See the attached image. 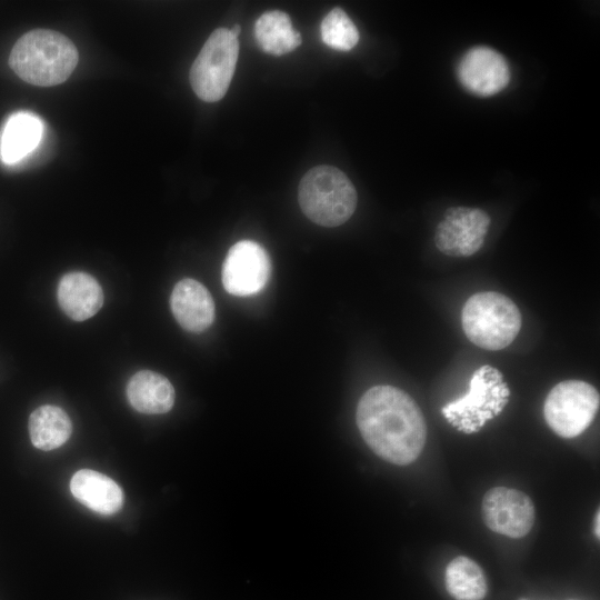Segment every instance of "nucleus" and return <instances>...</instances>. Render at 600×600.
Masks as SVG:
<instances>
[{"instance_id":"obj_1","label":"nucleus","mask_w":600,"mask_h":600,"mask_svg":"<svg viewBox=\"0 0 600 600\" xmlns=\"http://www.w3.org/2000/svg\"><path fill=\"white\" fill-rule=\"evenodd\" d=\"M356 420L370 449L391 463L409 464L424 447L423 414L414 400L396 387L370 388L358 403Z\"/></svg>"},{"instance_id":"obj_2","label":"nucleus","mask_w":600,"mask_h":600,"mask_svg":"<svg viewBox=\"0 0 600 600\" xmlns=\"http://www.w3.org/2000/svg\"><path fill=\"white\" fill-rule=\"evenodd\" d=\"M76 46L60 32L36 29L12 47L9 66L23 81L50 87L66 81L78 63Z\"/></svg>"},{"instance_id":"obj_3","label":"nucleus","mask_w":600,"mask_h":600,"mask_svg":"<svg viewBox=\"0 0 600 600\" xmlns=\"http://www.w3.org/2000/svg\"><path fill=\"white\" fill-rule=\"evenodd\" d=\"M298 198L307 218L322 227L344 223L357 207L351 180L340 169L327 164L314 167L302 177Z\"/></svg>"},{"instance_id":"obj_4","label":"nucleus","mask_w":600,"mask_h":600,"mask_svg":"<svg viewBox=\"0 0 600 600\" xmlns=\"http://www.w3.org/2000/svg\"><path fill=\"white\" fill-rule=\"evenodd\" d=\"M461 321L472 343L487 350H501L519 333L521 313L510 298L484 291L474 293L466 301Z\"/></svg>"},{"instance_id":"obj_5","label":"nucleus","mask_w":600,"mask_h":600,"mask_svg":"<svg viewBox=\"0 0 600 600\" xmlns=\"http://www.w3.org/2000/svg\"><path fill=\"white\" fill-rule=\"evenodd\" d=\"M509 394L510 391L502 373L486 364L473 372L469 391L444 406L442 414L457 430L473 433L503 410Z\"/></svg>"},{"instance_id":"obj_6","label":"nucleus","mask_w":600,"mask_h":600,"mask_svg":"<svg viewBox=\"0 0 600 600\" xmlns=\"http://www.w3.org/2000/svg\"><path fill=\"white\" fill-rule=\"evenodd\" d=\"M239 56V42L229 29H216L190 69L194 93L206 102L221 100L228 91Z\"/></svg>"},{"instance_id":"obj_7","label":"nucleus","mask_w":600,"mask_h":600,"mask_svg":"<svg viewBox=\"0 0 600 600\" xmlns=\"http://www.w3.org/2000/svg\"><path fill=\"white\" fill-rule=\"evenodd\" d=\"M596 388L581 380H564L548 393L543 414L548 426L562 438L581 434L592 422L599 409Z\"/></svg>"},{"instance_id":"obj_8","label":"nucleus","mask_w":600,"mask_h":600,"mask_svg":"<svg viewBox=\"0 0 600 600\" xmlns=\"http://www.w3.org/2000/svg\"><path fill=\"white\" fill-rule=\"evenodd\" d=\"M271 274L267 250L256 241L241 240L228 251L222 264L223 288L233 296H250L261 291Z\"/></svg>"},{"instance_id":"obj_9","label":"nucleus","mask_w":600,"mask_h":600,"mask_svg":"<svg viewBox=\"0 0 600 600\" xmlns=\"http://www.w3.org/2000/svg\"><path fill=\"white\" fill-rule=\"evenodd\" d=\"M490 226V217L481 209L449 208L438 223L436 247L451 257H468L483 244Z\"/></svg>"},{"instance_id":"obj_10","label":"nucleus","mask_w":600,"mask_h":600,"mask_svg":"<svg viewBox=\"0 0 600 600\" xmlns=\"http://www.w3.org/2000/svg\"><path fill=\"white\" fill-rule=\"evenodd\" d=\"M481 514L486 526L494 532L521 538L532 528L534 506L523 492L496 487L487 491L481 504Z\"/></svg>"},{"instance_id":"obj_11","label":"nucleus","mask_w":600,"mask_h":600,"mask_svg":"<svg viewBox=\"0 0 600 600\" xmlns=\"http://www.w3.org/2000/svg\"><path fill=\"white\" fill-rule=\"evenodd\" d=\"M457 77L469 93L491 97L508 86L510 69L501 53L489 47L477 46L461 57Z\"/></svg>"},{"instance_id":"obj_12","label":"nucleus","mask_w":600,"mask_h":600,"mask_svg":"<svg viewBox=\"0 0 600 600\" xmlns=\"http://www.w3.org/2000/svg\"><path fill=\"white\" fill-rule=\"evenodd\" d=\"M171 311L178 323L191 332L208 329L214 320V302L208 289L190 278L180 280L170 297Z\"/></svg>"},{"instance_id":"obj_13","label":"nucleus","mask_w":600,"mask_h":600,"mask_svg":"<svg viewBox=\"0 0 600 600\" xmlns=\"http://www.w3.org/2000/svg\"><path fill=\"white\" fill-rule=\"evenodd\" d=\"M57 297L63 312L74 321L93 317L103 303V291L97 279L81 271L61 278Z\"/></svg>"},{"instance_id":"obj_14","label":"nucleus","mask_w":600,"mask_h":600,"mask_svg":"<svg viewBox=\"0 0 600 600\" xmlns=\"http://www.w3.org/2000/svg\"><path fill=\"white\" fill-rule=\"evenodd\" d=\"M72 496L92 511L111 516L123 503L120 486L108 476L91 469L77 471L70 481Z\"/></svg>"},{"instance_id":"obj_15","label":"nucleus","mask_w":600,"mask_h":600,"mask_svg":"<svg viewBox=\"0 0 600 600\" xmlns=\"http://www.w3.org/2000/svg\"><path fill=\"white\" fill-rule=\"evenodd\" d=\"M127 397L134 410L146 414H161L173 407L174 389L164 376L141 370L129 380Z\"/></svg>"},{"instance_id":"obj_16","label":"nucleus","mask_w":600,"mask_h":600,"mask_svg":"<svg viewBox=\"0 0 600 600\" xmlns=\"http://www.w3.org/2000/svg\"><path fill=\"white\" fill-rule=\"evenodd\" d=\"M43 123L30 112L12 114L6 122L0 137V157L8 164L16 163L30 154L40 143Z\"/></svg>"},{"instance_id":"obj_17","label":"nucleus","mask_w":600,"mask_h":600,"mask_svg":"<svg viewBox=\"0 0 600 600\" xmlns=\"http://www.w3.org/2000/svg\"><path fill=\"white\" fill-rule=\"evenodd\" d=\"M253 33L260 49L273 56L289 53L302 42L290 17L278 10L262 13L254 23Z\"/></svg>"},{"instance_id":"obj_18","label":"nucleus","mask_w":600,"mask_h":600,"mask_svg":"<svg viewBox=\"0 0 600 600\" xmlns=\"http://www.w3.org/2000/svg\"><path fill=\"white\" fill-rule=\"evenodd\" d=\"M28 428L31 443L43 451L61 447L72 432L69 416L52 404L37 408L29 417Z\"/></svg>"},{"instance_id":"obj_19","label":"nucleus","mask_w":600,"mask_h":600,"mask_svg":"<svg viewBox=\"0 0 600 600\" xmlns=\"http://www.w3.org/2000/svg\"><path fill=\"white\" fill-rule=\"evenodd\" d=\"M446 589L456 600H482L488 591L482 569L460 556L450 561L444 573Z\"/></svg>"},{"instance_id":"obj_20","label":"nucleus","mask_w":600,"mask_h":600,"mask_svg":"<svg viewBox=\"0 0 600 600\" xmlns=\"http://www.w3.org/2000/svg\"><path fill=\"white\" fill-rule=\"evenodd\" d=\"M322 41L339 51H350L359 41V31L349 16L339 7L323 18L320 26Z\"/></svg>"},{"instance_id":"obj_21","label":"nucleus","mask_w":600,"mask_h":600,"mask_svg":"<svg viewBox=\"0 0 600 600\" xmlns=\"http://www.w3.org/2000/svg\"><path fill=\"white\" fill-rule=\"evenodd\" d=\"M599 519H600V513L599 511L597 512L596 514V519H594V534L596 537L599 539V536H600V530H599Z\"/></svg>"},{"instance_id":"obj_22","label":"nucleus","mask_w":600,"mask_h":600,"mask_svg":"<svg viewBox=\"0 0 600 600\" xmlns=\"http://www.w3.org/2000/svg\"><path fill=\"white\" fill-rule=\"evenodd\" d=\"M240 30H241V28H240L239 24H234V26L232 27V29H230L231 33H232L234 37H237V38H238L239 33H240Z\"/></svg>"},{"instance_id":"obj_23","label":"nucleus","mask_w":600,"mask_h":600,"mask_svg":"<svg viewBox=\"0 0 600 600\" xmlns=\"http://www.w3.org/2000/svg\"><path fill=\"white\" fill-rule=\"evenodd\" d=\"M519 600H528V599L521 598V599H519Z\"/></svg>"}]
</instances>
